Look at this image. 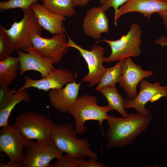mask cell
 <instances>
[{
	"instance_id": "8",
	"label": "cell",
	"mask_w": 167,
	"mask_h": 167,
	"mask_svg": "<svg viewBox=\"0 0 167 167\" xmlns=\"http://www.w3.org/2000/svg\"><path fill=\"white\" fill-rule=\"evenodd\" d=\"M68 38L67 47H72L77 49L86 62L89 71L82 80L90 84L89 87L99 83L104 74L106 68L103 65L105 62V49L101 46L93 45L91 50L85 49L75 43L66 33Z\"/></svg>"
},
{
	"instance_id": "32",
	"label": "cell",
	"mask_w": 167,
	"mask_h": 167,
	"mask_svg": "<svg viewBox=\"0 0 167 167\" xmlns=\"http://www.w3.org/2000/svg\"><path fill=\"white\" fill-rule=\"evenodd\" d=\"M90 0H71L74 6H83L86 4Z\"/></svg>"
},
{
	"instance_id": "26",
	"label": "cell",
	"mask_w": 167,
	"mask_h": 167,
	"mask_svg": "<svg viewBox=\"0 0 167 167\" xmlns=\"http://www.w3.org/2000/svg\"><path fill=\"white\" fill-rule=\"evenodd\" d=\"M16 89H10L8 87L0 86V109L6 107L12 100L16 93Z\"/></svg>"
},
{
	"instance_id": "29",
	"label": "cell",
	"mask_w": 167,
	"mask_h": 167,
	"mask_svg": "<svg viewBox=\"0 0 167 167\" xmlns=\"http://www.w3.org/2000/svg\"><path fill=\"white\" fill-rule=\"evenodd\" d=\"M96 159L90 158L88 161H86L84 158L78 159V167H106V165L98 161Z\"/></svg>"
},
{
	"instance_id": "31",
	"label": "cell",
	"mask_w": 167,
	"mask_h": 167,
	"mask_svg": "<svg viewBox=\"0 0 167 167\" xmlns=\"http://www.w3.org/2000/svg\"><path fill=\"white\" fill-rule=\"evenodd\" d=\"M157 14L161 18L165 28L167 31V11L160 12Z\"/></svg>"
},
{
	"instance_id": "17",
	"label": "cell",
	"mask_w": 167,
	"mask_h": 167,
	"mask_svg": "<svg viewBox=\"0 0 167 167\" xmlns=\"http://www.w3.org/2000/svg\"><path fill=\"white\" fill-rule=\"evenodd\" d=\"M82 82L77 83L74 81L67 84L63 88L50 90L48 94L50 105L61 113L67 112L78 97Z\"/></svg>"
},
{
	"instance_id": "3",
	"label": "cell",
	"mask_w": 167,
	"mask_h": 167,
	"mask_svg": "<svg viewBox=\"0 0 167 167\" xmlns=\"http://www.w3.org/2000/svg\"><path fill=\"white\" fill-rule=\"evenodd\" d=\"M111 111L107 105H98L96 96L84 94L78 96L75 103L68 109L67 113L74 117L76 132L82 135L85 133L87 129L84 125L86 121H97L101 126L103 121L107 120V113Z\"/></svg>"
},
{
	"instance_id": "15",
	"label": "cell",
	"mask_w": 167,
	"mask_h": 167,
	"mask_svg": "<svg viewBox=\"0 0 167 167\" xmlns=\"http://www.w3.org/2000/svg\"><path fill=\"white\" fill-rule=\"evenodd\" d=\"M167 11V2L159 0H127L118 8L114 17V24L117 26V20L122 15L128 13L138 12L149 19L155 13Z\"/></svg>"
},
{
	"instance_id": "1",
	"label": "cell",
	"mask_w": 167,
	"mask_h": 167,
	"mask_svg": "<svg viewBox=\"0 0 167 167\" xmlns=\"http://www.w3.org/2000/svg\"><path fill=\"white\" fill-rule=\"evenodd\" d=\"M152 118L131 113L126 118L108 115L105 134L107 148H121L130 145L148 127Z\"/></svg>"
},
{
	"instance_id": "27",
	"label": "cell",
	"mask_w": 167,
	"mask_h": 167,
	"mask_svg": "<svg viewBox=\"0 0 167 167\" xmlns=\"http://www.w3.org/2000/svg\"><path fill=\"white\" fill-rule=\"evenodd\" d=\"M78 159L67 154L57 159L54 164H50L49 167H78Z\"/></svg>"
},
{
	"instance_id": "9",
	"label": "cell",
	"mask_w": 167,
	"mask_h": 167,
	"mask_svg": "<svg viewBox=\"0 0 167 167\" xmlns=\"http://www.w3.org/2000/svg\"><path fill=\"white\" fill-rule=\"evenodd\" d=\"M28 140L13 126L8 124L0 130V151L8 157V163L21 165Z\"/></svg>"
},
{
	"instance_id": "7",
	"label": "cell",
	"mask_w": 167,
	"mask_h": 167,
	"mask_svg": "<svg viewBox=\"0 0 167 167\" xmlns=\"http://www.w3.org/2000/svg\"><path fill=\"white\" fill-rule=\"evenodd\" d=\"M62 153L50 139L30 140L23 153L22 167H49L52 160L62 157Z\"/></svg>"
},
{
	"instance_id": "10",
	"label": "cell",
	"mask_w": 167,
	"mask_h": 167,
	"mask_svg": "<svg viewBox=\"0 0 167 167\" xmlns=\"http://www.w3.org/2000/svg\"><path fill=\"white\" fill-rule=\"evenodd\" d=\"M140 91L133 99H125V109L134 108L137 113L150 116L149 110L145 108L148 101L153 103L162 97H167V86H161L159 82L151 83L143 79L139 82Z\"/></svg>"
},
{
	"instance_id": "34",
	"label": "cell",
	"mask_w": 167,
	"mask_h": 167,
	"mask_svg": "<svg viewBox=\"0 0 167 167\" xmlns=\"http://www.w3.org/2000/svg\"><path fill=\"white\" fill-rule=\"evenodd\" d=\"M108 0H100V2L101 4V5L102 6L104 3H105Z\"/></svg>"
},
{
	"instance_id": "25",
	"label": "cell",
	"mask_w": 167,
	"mask_h": 167,
	"mask_svg": "<svg viewBox=\"0 0 167 167\" xmlns=\"http://www.w3.org/2000/svg\"><path fill=\"white\" fill-rule=\"evenodd\" d=\"M37 2V0H8L2 1L0 2V10L1 11H3L17 8H21L23 10L27 9Z\"/></svg>"
},
{
	"instance_id": "33",
	"label": "cell",
	"mask_w": 167,
	"mask_h": 167,
	"mask_svg": "<svg viewBox=\"0 0 167 167\" xmlns=\"http://www.w3.org/2000/svg\"><path fill=\"white\" fill-rule=\"evenodd\" d=\"M0 167H22L21 165L16 164H10L7 163L1 162L0 163Z\"/></svg>"
},
{
	"instance_id": "24",
	"label": "cell",
	"mask_w": 167,
	"mask_h": 167,
	"mask_svg": "<svg viewBox=\"0 0 167 167\" xmlns=\"http://www.w3.org/2000/svg\"><path fill=\"white\" fill-rule=\"evenodd\" d=\"M14 47L11 39L4 30L0 25V61L10 56L13 51Z\"/></svg>"
},
{
	"instance_id": "21",
	"label": "cell",
	"mask_w": 167,
	"mask_h": 167,
	"mask_svg": "<svg viewBox=\"0 0 167 167\" xmlns=\"http://www.w3.org/2000/svg\"><path fill=\"white\" fill-rule=\"evenodd\" d=\"M43 6L48 11L65 17L75 15L71 0H44Z\"/></svg>"
},
{
	"instance_id": "4",
	"label": "cell",
	"mask_w": 167,
	"mask_h": 167,
	"mask_svg": "<svg viewBox=\"0 0 167 167\" xmlns=\"http://www.w3.org/2000/svg\"><path fill=\"white\" fill-rule=\"evenodd\" d=\"M24 17L19 21H14L11 27L4 30L10 38L14 50L27 49L33 47L32 40L35 35L41 36L42 27L39 23L30 7L23 10Z\"/></svg>"
},
{
	"instance_id": "2",
	"label": "cell",
	"mask_w": 167,
	"mask_h": 167,
	"mask_svg": "<svg viewBox=\"0 0 167 167\" xmlns=\"http://www.w3.org/2000/svg\"><path fill=\"white\" fill-rule=\"evenodd\" d=\"M71 123H54L49 139L62 152L77 158L86 157L98 159L96 154L92 150L85 138L80 139L76 136Z\"/></svg>"
},
{
	"instance_id": "16",
	"label": "cell",
	"mask_w": 167,
	"mask_h": 167,
	"mask_svg": "<svg viewBox=\"0 0 167 167\" xmlns=\"http://www.w3.org/2000/svg\"><path fill=\"white\" fill-rule=\"evenodd\" d=\"M105 12L101 6L93 7L87 11L82 24L87 35L97 40L101 38L102 33L109 32V21Z\"/></svg>"
},
{
	"instance_id": "28",
	"label": "cell",
	"mask_w": 167,
	"mask_h": 167,
	"mask_svg": "<svg viewBox=\"0 0 167 167\" xmlns=\"http://www.w3.org/2000/svg\"><path fill=\"white\" fill-rule=\"evenodd\" d=\"M127 0H108L107 1L101 6L105 11H106L109 8L113 7L114 11V16H116L119 8L125 3Z\"/></svg>"
},
{
	"instance_id": "23",
	"label": "cell",
	"mask_w": 167,
	"mask_h": 167,
	"mask_svg": "<svg viewBox=\"0 0 167 167\" xmlns=\"http://www.w3.org/2000/svg\"><path fill=\"white\" fill-rule=\"evenodd\" d=\"M30 99L28 92L25 90L16 93L9 103L5 108L0 109V127L7 125L9 116L15 106L22 101L28 103Z\"/></svg>"
},
{
	"instance_id": "22",
	"label": "cell",
	"mask_w": 167,
	"mask_h": 167,
	"mask_svg": "<svg viewBox=\"0 0 167 167\" xmlns=\"http://www.w3.org/2000/svg\"><path fill=\"white\" fill-rule=\"evenodd\" d=\"M122 60L118 61L114 66L106 68L103 75L98 86L95 88L96 91L107 87L115 86L119 83L122 73Z\"/></svg>"
},
{
	"instance_id": "6",
	"label": "cell",
	"mask_w": 167,
	"mask_h": 167,
	"mask_svg": "<svg viewBox=\"0 0 167 167\" xmlns=\"http://www.w3.org/2000/svg\"><path fill=\"white\" fill-rule=\"evenodd\" d=\"M126 34L116 40L105 38L101 41L107 43L110 46V55L105 58V62H110L122 60L127 58L137 57L141 54V36L142 31L139 25L133 23Z\"/></svg>"
},
{
	"instance_id": "19",
	"label": "cell",
	"mask_w": 167,
	"mask_h": 167,
	"mask_svg": "<svg viewBox=\"0 0 167 167\" xmlns=\"http://www.w3.org/2000/svg\"><path fill=\"white\" fill-rule=\"evenodd\" d=\"M20 67L18 57L10 56L0 61V86L8 87L16 78Z\"/></svg>"
},
{
	"instance_id": "13",
	"label": "cell",
	"mask_w": 167,
	"mask_h": 167,
	"mask_svg": "<svg viewBox=\"0 0 167 167\" xmlns=\"http://www.w3.org/2000/svg\"><path fill=\"white\" fill-rule=\"evenodd\" d=\"M153 74L152 71L143 70L141 66L135 63L131 58H127L122 60V73L118 83L126 92L127 98L133 99L137 95L136 87L138 83Z\"/></svg>"
},
{
	"instance_id": "30",
	"label": "cell",
	"mask_w": 167,
	"mask_h": 167,
	"mask_svg": "<svg viewBox=\"0 0 167 167\" xmlns=\"http://www.w3.org/2000/svg\"><path fill=\"white\" fill-rule=\"evenodd\" d=\"M154 42L156 44L160 45L162 47H167V36L162 35L156 39Z\"/></svg>"
},
{
	"instance_id": "5",
	"label": "cell",
	"mask_w": 167,
	"mask_h": 167,
	"mask_svg": "<svg viewBox=\"0 0 167 167\" xmlns=\"http://www.w3.org/2000/svg\"><path fill=\"white\" fill-rule=\"evenodd\" d=\"M54 124L45 115L27 111L17 116L12 125L28 140L40 141L49 139Z\"/></svg>"
},
{
	"instance_id": "20",
	"label": "cell",
	"mask_w": 167,
	"mask_h": 167,
	"mask_svg": "<svg viewBox=\"0 0 167 167\" xmlns=\"http://www.w3.org/2000/svg\"><path fill=\"white\" fill-rule=\"evenodd\" d=\"M105 97L108 102L107 106L112 110L118 112L122 118L129 115L125 109V100L118 92L115 86L105 87L98 90Z\"/></svg>"
},
{
	"instance_id": "18",
	"label": "cell",
	"mask_w": 167,
	"mask_h": 167,
	"mask_svg": "<svg viewBox=\"0 0 167 167\" xmlns=\"http://www.w3.org/2000/svg\"><path fill=\"white\" fill-rule=\"evenodd\" d=\"M31 7L42 28L53 35L65 32L63 26L65 16L52 13L37 2L32 4Z\"/></svg>"
},
{
	"instance_id": "14",
	"label": "cell",
	"mask_w": 167,
	"mask_h": 167,
	"mask_svg": "<svg viewBox=\"0 0 167 167\" xmlns=\"http://www.w3.org/2000/svg\"><path fill=\"white\" fill-rule=\"evenodd\" d=\"M26 53L17 51L20 64L19 71L20 75L30 70L39 72L42 78L47 76L55 67L52 61L41 55L33 47L28 48Z\"/></svg>"
},
{
	"instance_id": "12",
	"label": "cell",
	"mask_w": 167,
	"mask_h": 167,
	"mask_svg": "<svg viewBox=\"0 0 167 167\" xmlns=\"http://www.w3.org/2000/svg\"><path fill=\"white\" fill-rule=\"evenodd\" d=\"M24 84L16 93L30 88L47 92L54 89H59L68 83L75 81V76L70 71L59 68L53 69L47 76L41 79L34 80L27 75L24 77Z\"/></svg>"
},
{
	"instance_id": "11",
	"label": "cell",
	"mask_w": 167,
	"mask_h": 167,
	"mask_svg": "<svg viewBox=\"0 0 167 167\" xmlns=\"http://www.w3.org/2000/svg\"><path fill=\"white\" fill-rule=\"evenodd\" d=\"M66 35L65 32L55 34L48 38L35 35L32 40L33 47L42 56L50 59L53 65L57 64L68 52Z\"/></svg>"
},
{
	"instance_id": "36",
	"label": "cell",
	"mask_w": 167,
	"mask_h": 167,
	"mask_svg": "<svg viewBox=\"0 0 167 167\" xmlns=\"http://www.w3.org/2000/svg\"><path fill=\"white\" fill-rule=\"evenodd\" d=\"M41 0V1H42V2H43V1H44V0Z\"/></svg>"
},
{
	"instance_id": "35",
	"label": "cell",
	"mask_w": 167,
	"mask_h": 167,
	"mask_svg": "<svg viewBox=\"0 0 167 167\" xmlns=\"http://www.w3.org/2000/svg\"><path fill=\"white\" fill-rule=\"evenodd\" d=\"M160 1H163V2H167V0H159Z\"/></svg>"
}]
</instances>
